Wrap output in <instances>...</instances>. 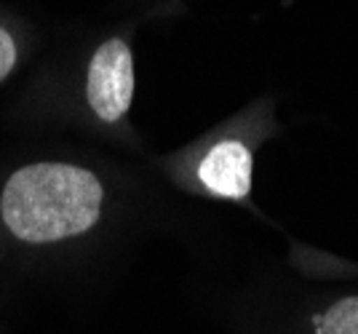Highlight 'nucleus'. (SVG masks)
Masks as SVG:
<instances>
[{"label": "nucleus", "instance_id": "nucleus-1", "mask_svg": "<svg viewBox=\"0 0 358 334\" xmlns=\"http://www.w3.org/2000/svg\"><path fill=\"white\" fill-rule=\"evenodd\" d=\"M105 190L89 168L32 164L11 174L0 214L11 235L27 243H54L96 225Z\"/></svg>", "mask_w": 358, "mask_h": 334}, {"label": "nucleus", "instance_id": "nucleus-2", "mask_svg": "<svg viewBox=\"0 0 358 334\" xmlns=\"http://www.w3.org/2000/svg\"><path fill=\"white\" fill-rule=\"evenodd\" d=\"M91 110L105 123H118L134 99V57L126 41L113 38L94 51L86 83Z\"/></svg>", "mask_w": 358, "mask_h": 334}, {"label": "nucleus", "instance_id": "nucleus-3", "mask_svg": "<svg viewBox=\"0 0 358 334\" xmlns=\"http://www.w3.org/2000/svg\"><path fill=\"white\" fill-rule=\"evenodd\" d=\"M198 180L214 196L233 201L246 198L252 190V150L236 139L217 142L203 155L198 166Z\"/></svg>", "mask_w": 358, "mask_h": 334}, {"label": "nucleus", "instance_id": "nucleus-4", "mask_svg": "<svg viewBox=\"0 0 358 334\" xmlns=\"http://www.w3.org/2000/svg\"><path fill=\"white\" fill-rule=\"evenodd\" d=\"M315 334H358V294L343 297L315 316Z\"/></svg>", "mask_w": 358, "mask_h": 334}, {"label": "nucleus", "instance_id": "nucleus-5", "mask_svg": "<svg viewBox=\"0 0 358 334\" xmlns=\"http://www.w3.org/2000/svg\"><path fill=\"white\" fill-rule=\"evenodd\" d=\"M16 64V43L8 32L0 27V80L14 70Z\"/></svg>", "mask_w": 358, "mask_h": 334}]
</instances>
